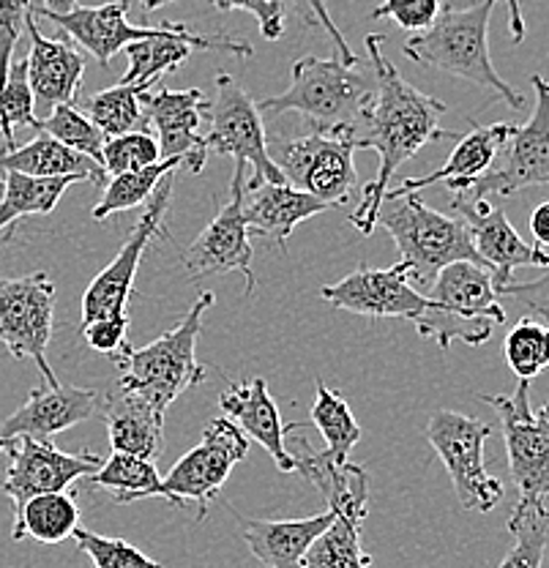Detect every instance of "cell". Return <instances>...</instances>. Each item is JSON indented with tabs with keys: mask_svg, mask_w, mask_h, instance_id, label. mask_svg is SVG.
<instances>
[{
	"mask_svg": "<svg viewBox=\"0 0 549 568\" xmlns=\"http://www.w3.org/2000/svg\"><path fill=\"white\" fill-rule=\"evenodd\" d=\"M321 298L336 310L364 317H403L413 325L427 310V295L410 282L405 263L392 268H369L358 265L345 280L321 290Z\"/></svg>",
	"mask_w": 549,
	"mask_h": 568,
	"instance_id": "e0dca14e",
	"label": "cell"
},
{
	"mask_svg": "<svg viewBox=\"0 0 549 568\" xmlns=\"http://www.w3.org/2000/svg\"><path fill=\"white\" fill-rule=\"evenodd\" d=\"M39 132L47 134V138L58 140L61 145L72 148L77 153H85V156H91L93 162L102 164L104 142H108V138L99 132L96 123H93L77 104L55 106L50 115L39 121Z\"/></svg>",
	"mask_w": 549,
	"mask_h": 568,
	"instance_id": "ab89813d",
	"label": "cell"
},
{
	"mask_svg": "<svg viewBox=\"0 0 549 568\" xmlns=\"http://www.w3.org/2000/svg\"><path fill=\"white\" fill-rule=\"evenodd\" d=\"M495 407L504 429L509 470L517 484V506H547L549 503V405L530 407V383L519 381L511 396L478 394Z\"/></svg>",
	"mask_w": 549,
	"mask_h": 568,
	"instance_id": "52a82bcc",
	"label": "cell"
},
{
	"mask_svg": "<svg viewBox=\"0 0 549 568\" xmlns=\"http://www.w3.org/2000/svg\"><path fill=\"white\" fill-rule=\"evenodd\" d=\"M326 211H331V205L287 186V183H265L252 178L246 186L244 213L250 222V233L274 241L282 252H287V241L301 222Z\"/></svg>",
	"mask_w": 549,
	"mask_h": 568,
	"instance_id": "4316f807",
	"label": "cell"
},
{
	"mask_svg": "<svg viewBox=\"0 0 549 568\" xmlns=\"http://www.w3.org/2000/svg\"><path fill=\"white\" fill-rule=\"evenodd\" d=\"M26 33L31 39V52L26 58L28 85H31L37 115L41 112L47 118L55 106L77 104L82 74H85V58L80 55V50L69 39H50L41 33L33 11L28 17Z\"/></svg>",
	"mask_w": 549,
	"mask_h": 568,
	"instance_id": "7402d4cb",
	"label": "cell"
},
{
	"mask_svg": "<svg viewBox=\"0 0 549 568\" xmlns=\"http://www.w3.org/2000/svg\"><path fill=\"white\" fill-rule=\"evenodd\" d=\"M33 17L50 20L52 26L61 28L74 44L91 52L104 69H110L112 58L126 50L134 41H145L167 31L170 22L156 28H138L129 22V0H110L102 6H77L69 14H50L41 6H31Z\"/></svg>",
	"mask_w": 549,
	"mask_h": 568,
	"instance_id": "ffe728a7",
	"label": "cell"
},
{
	"mask_svg": "<svg viewBox=\"0 0 549 568\" xmlns=\"http://www.w3.org/2000/svg\"><path fill=\"white\" fill-rule=\"evenodd\" d=\"M517 132V126L511 123H495V126H474L462 140L457 142V148L451 151V156L446 159L440 170L429 175H410L399 183L397 189H388L386 197H403V194H418L421 189L435 186V183H446L454 194H468L470 186L487 173L495 164L498 153L509 145L511 134Z\"/></svg>",
	"mask_w": 549,
	"mask_h": 568,
	"instance_id": "d4e9b609",
	"label": "cell"
},
{
	"mask_svg": "<svg viewBox=\"0 0 549 568\" xmlns=\"http://www.w3.org/2000/svg\"><path fill=\"white\" fill-rule=\"evenodd\" d=\"M209 50L230 52V55L241 58L255 55L252 44H246L244 39H230V36H197L189 31L183 22H170L167 31L153 36V39L134 41V44H129L126 50H123L129 58V69L121 82H126V85H132V82H162V77L173 74L192 52Z\"/></svg>",
	"mask_w": 549,
	"mask_h": 568,
	"instance_id": "603a6c76",
	"label": "cell"
},
{
	"mask_svg": "<svg viewBox=\"0 0 549 568\" xmlns=\"http://www.w3.org/2000/svg\"><path fill=\"white\" fill-rule=\"evenodd\" d=\"M451 205L470 230L476 254L492 274L495 290L514 282L511 274L517 268H549V254L545 248L525 244L504 209H495L489 200H468L462 194H457Z\"/></svg>",
	"mask_w": 549,
	"mask_h": 568,
	"instance_id": "ac0fdd59",
	"label": "cell"
},
{
	"mask_svg": "<svg viewBox=\"0 0 549 568\" xmlns=\"http://www.w3.org/2000/svg\"><path fill=\"white\" fill-rule=\"evenodd\" d=\"M205 156H233L235 162L252 168L255 181L285 183L279 168L271 159L263 112L238 85V80L224 71L216 74V99L209 110Z\"/></svg>",
	"mask_w": 549,
	"mask_h": 568,
	"instance_id": "9c48e42d",
	"label": "cell"
},
{
	"mask_svg": "<svg viewBox=\"0 0 549 568\" xmlns=\"http://www.w3.org/2000/svg\"><path fill=\"white\" fill-rule=\"evenodd\" d=\"M530 233H533V239H536V244H539V248L549 246V200H547V203H541L533 213H530Z\"/></svg>",
	"mask_w": 549,
	"mask_h": 568,
	"instance_id": "f907efd6",
	"label": "cell"
},
{
	"mask_svg": "<svg viewBox=\"0 0 549 568\" xmlns=\"http://www.w3.org/2000/svg\"><path fill=\"white\" fill-rule=\"evenodd\" d=\"M282 6H285V11L291 9L304 26L323 28V31L328 33L331 44H334L336 52H339V61L345 63V67H353V69L358 67V55L350 50V44H347L345 36H342L339 28H336V22L331 20L326 0H282Z\"/></svg>",
	"mask_w": 549,
	"mask_h": 568,
	"instance_id": "f6af8a7d",
	"label": "cell"
},
{
	"mask_svg": "<svg viewBox=\"0 0 549 568\" xmlns=\"http://www.w3.org/2000/svg\"><path fill=\"white\" fill-rule=\"evenodd\" d=\"M301 448L291 452L295 459V473L306 478L312 487L326 497L328 508L336 514H356L366 519L369 511V476L364 467L345 462L334 465L323 457V452H315L306 437H301Z\"/></svg>",
	"mask_w": 549,
	"mask_h": 568,
	"instance_id": "f1b7e54d",
	"label": "cell"
},
{
	"mask_svg": "<svg viewBox=\"0 0 549 568\" xmlns=\"http://www.w3.org/2000/svg\"><path fill=\"white\" fill-rule=\"evenodd\" d=\"M80 178H31L6 173L0 197V233L14 227L22 216H47L61 203L63 192Z\"/></svg>",
	"mask_w": 549,
	"mask_h": 568,
	"instance_id": "836d02e7",
	"label": "cell"
},
{
	"mask_svg": "<svg viewBox=\"0 0 549 568\" xmlns=\"http://www.w3.org/2000/svg\"><path fill=\"white\" fill-rule=\"evenodd\" d=\"M353 153L356 148L345 140L304 134V138L279 142L271 151V159L287 186L312 194L331 209H339L358 189Z\"/></svg>",
	"mask_w": 549,
	"mask_h": 568,
	"instance_id": "4fadbf2b",
	"label": "cell"
},
{
	"mask_svg": "<svg viewBox=\"0 0 549 568\" xmlns=\"http://www.w3.org/2000/svg\"><path fill=\"white\" fill-rule=\"evenodd\" d=\"M0 454L9 459L0 489L14 506V514L33 497L67 493L72 484L93 476L102 467L99 454H67L52 443L33 440V437L0 440Z\"/></svg>",
	"mask_w": 549,
	"mask_h": 568,
	"instance_id": "5bb4252c",
	"label": "cell"
},
{
	"mask_svg": "<svg viewBox=\"0 0 549 568\" xmlns=\"http://www.w3.org/2000/svg\"><path fill=\"white\" fill-rule=\"evenodd\" d=\"M495 6L498 0H476L465 9L446 6L433 28L413 33L405 41L403 52L418 67L462 77L478 88L498 93L511 110H522L525 97L495 71L492 58H489V20H492Z\"/></svg>",
	"mask_w": 549,
	"mask_h": 568,
	"instance_id": "3957f363",
	"label": "cell"
},
{
	"mask_svg": "<svg viewBox=\"0 0 549 568\" xmlns=\"http://www.w3.org/2000/svg\"><path fill=\"white\" fill-rule=\"evenodd\" d=\"M246 454H250V437L230 418H214L205 426L200 446L183 454L173 470L162 478L164 500L179 508L189 500L197 503V523H203L233 467L244 462Z\"/></svg>",
	"mask_w": 549,
	"mask_h": 568,
	"instance_id": "30bf717a",
	"label": "cell"
},
{
	"mask_svg": "<svg viewBox=\"0 0 549 568\" xmlns=\"http://www.w3.org/2000/svg\"><path fill=\"white\" fill-rule=\"evenodd\" d=\"M506 6H509L511 39H514V44H519V41L525 39V17H522V9H519V0H506Z\"/></svg>",
	"mask_w": 549,
	"mask_h": 568,
	"instance_id": "816d5d0a",
	"label": "cell"
},
{
	"mask_svg": "<svg viewBox=\"0 0 549 568\" xmlns=\"http://www.w3.org/2000/svg\"><path fill=\"white\" fill-rule=\"evenodd\" d=\"M500 298H514L530 317L545 320L549 325V268L533 282H509L498 287Z\"/></svg>",
	"mask_w": 549,
	"mask_h": 568,
	"instance_id": "681fc988",
	"label": "cell"
},
{
	"mask_svg": "<svg viewBox=\"0 0 549 568\" xmlns=\"http://www.w3.org/2000/svg\"><path fill=\"white\" fill-rule=\"evenodd\" d=\"M514 547L498 568H541L549 541L547 506H514L509 517Z\"/></svg>",
	"mask_w": 549,
	"mask_h": 568,
	"instance_id": "74e56055",
	"label": "cell"
},
{
	"mask_svg": "<svg viewBox=\"0 0 549 568\" xmlns=\"http://www.w3.org/2000/svg\"><path fill=\"white\" fill-rule=\"evenodd\" d=\"M102 416L108 424L112 452L132 454V457L151 462L162 454L164 418H167L164 407L115 386L104 394Z\"/></svg>",
	"mask_w": 549,
	"mask_h": 568,
	"instance_id": "484cf974",
	"label": "cell"
},
{
	"mask_svg": "<svg viewBox=\"0 0 549 568\" xmlns=\"http://www.w3.org/2000/svg\"><path fill=\"white\" fill-rule=\"evenodd\" d=\"M222 416L230 418L250 440L260 443L282 473H295V459L287 452V435L306 429L304 424H282L279 407L271 396L268 383L255 377L250 383H230L220 396Z\"/></svg>",
	"mask_w": 549,
	"mask_h": 568,
	"instance_id": "cb8c5ba5",
	"label": "cell"
},
{
	"mask_svg": "<svg viewBox=\"0 0 549 568\" xmlns=\"http://www.w3.org/2000/svg\"><path fill=\"white\" fill-rule=\"evenodd\" d=\"M364 517L336 514L326 532H321L304 558V568H369L372 558L362 547Z\"/></svg>",
	"mask_w": 549,
	"mask_h": 568,
	"instance_id": "d590c367",
	"label": "cell"
},
{
	"mask_svg": "<svg viewBox=\"0 0 549 568\" xmlns=\"http://www.w3.org/2000/svg\"><path fill=\"white\" fill-rule=\"evenodd\" d=\"M214 301L216 295L211 290L200 293L192 310L186 312V317L175 328L153 339L151 345L138 347V351L129 347L115 361V366L121 369L118 388L145 396L153 405L170 410V405L179 399L183 390L200 386L209 377V369L197 361L194 347H197L205 312L214 306Z\"/></svg>",
	"mask_w": 549,
	"mask_h": 568,
	"instance_id": "8992f818",
	"label": "cell"
},
{
	"mask_svg": "<svg viewBox=\"0 0 549 568\" xmlns=\"http://www.w3.org/2000/svg\"><path fill=\"white\" fill-rule=\"evenodd\" d=\"M372 102L375 88L356 69L339 58L306 55L293 63L291 88L263 99L257 110L268 115L295 112L306 121L309 134L350 142Z\"/></svg>",
	"mask_w": 549,
	"mask_h": 568,
	"instance_id": "7a4b0ae2",
	"label": "cell"
},
{
	"mask_svg": "<svg viewBox=\"0 0 549 568\" xmlns=\"http://www.w3.org/2000/svg\"><path fill=\"white\" fill-rule=\"evenodd\" d=\"M41 9L50 11V14H69V11L77 9V0H44Z\"/></svg>",
	"mask_w": 549,
	"mask_h": 568,
	"instance_id": "f5cc1de1",
	"label": "cell"
},
{
	"mask_svg": "<svg viewBox=\"0 0 549 568\" xmlns=\"http://www.w3.org/2000/svg\"><path fill=\"white\" fill-rule=\"evenodd\" d=\"M80 528L82 517L74 495L52 493L33 497L14 514L11 538L14 541L33 538L39 544H61L67 538H74V532Z\"/></svg>",
	"mask_w": 549,
	"mask_h": 568,
	"instance_id": "4dcf8cb0",
	"label": "cell"
},
{
	"mask_svg": "<svg viewBox=\"0 0 549 568\" xmlns=\"http://www.w3.org/2000/svg\"><path fill=\"white\" fill-rule=\"evenodd\" d=\"M170 3H179V0H143V11L164 9V6H170Z\"/></svg>",
	"mask_w": 549,
	"mask_h": 568,
	"instance_id": "db71d44e",
	"label": "cell"
},
{
	"mask_svg": "<svg viewBox=\"0 0 549 568\" xmlns=\"http://www.w3.org/2000/svg\"><path fill=\"white\" fill-rule=\"evenodd\" d=\"M312 426L321 429V435L326 437V448H323V457L334 465H345L350 462V452L362 443L364 432L353 418L350 405L336 394L334 388H328L326 383L317 381V394L315 405H312Z\"/></svg>",
	"mask_w": 549,
	"mask_h": 568,
	"instance_id": "e575fe53",
	"label": "cell"
},
{
	"mask_svg": "<svg viewBox=\"0 0 549 568\" xmlns=\"http://www.w3.org/2000/svg\"><path fill=\"white\" fill-rule=\"evenodd\" d=\"M162 82H132V85L118 82V85L108 88V91H99L93 97H88L80 110L96 123V129L108 140L121 138V134L129 132H140V129L148 126L143 110L145 93H151Z\"/></svg>",
	"mask_w": 549,
	"mask_h": 568,
	"instance_id": "1f68e13d",
	"label": "cell"
},
{
	"mask_svg": "<svg viewBox=\"0 0 549 568\" xmlns=\"http://www.w3.org/2000/svg\"><path fill=\"white\" fill-rule=\"evenodd\" d=\"M55 282L37 271L20 280L0 276V342L14 358H31L47 386L58 377L47 361L52 328H55Z\"/></svg>",
	"mask_w": 549,
	"mask_h": 568,
	"instance_id": "8fae6325",
	"label": "cell"
},
{
	"mask_svg": "<svg viewBox=\"0 0 549 568\" xmlns=\"http://www.w3.org/2000/svg\"><path fill=\"white\" fill-rule=\"evenodd\" d=\"M336 511H323L306 519H244L246 547L268 568H304V558L312 544L328 530Z\"/></svg>",
	"mask_w": 549,
	"mask_h": 568,
	"instance_id": "83f0119b",
	"label": "cell"
},
{
	"mask_svg": "<svg viewBox=\"0 0 549 568\" xmlns=\"http://www.w3.org/2000/svg\"><path fill=\"white\" fill-rule=\"evenodd\" d=\"M11 239H14V227L3 230V233H0V246H6V244H9Z\"/></svg>",
	"mask_w": 549,
	"mask_h": 568,
	"instance_id": "11a10c76",
	"label": "cell"
},
{
	"mask_svg": "<svg viewBox=\"0 0 549 568\" xmlns=\"http://www.w3.org/2000/svg\"><path fill=\"white\" fill-rule=\"evenodd\" d=\"M173 186L175 173L159 183V189L145 203V213L138 219V224L126 235L123 246L118 248L112 263L88 284L85 295H82V325H91L96 320L108 317H129L126 306L129 298H132L134 276H138L140 263H143L145 248L162 233V222L167 216L170 200H173Z\"/></svg>",
	"mask_w": 549,
	"mask_h": 568,
	"instance_id": "7c38bea8",
	"label": "cell"
},
{
	"mask_svg": "<svg viewBox=\"0 0 549 568\" xmlns=\"http://www.w3.org/2000/svg\"><path fill=\"white\" fill-rule=\"evenodd\" d=\"M22 126L39 132V115L31 85H28L26 61H14L6 77V85L0 88V140L6 142V151H14V134Z\"/></svg>",
	"mask_w": 549,
	"mask_h": 568,
	"instance_id": "60d3db41",
	"label": "cell"
},
{
	"mask_svg": "<svg viewBox=\"0 0 549 568\" xmlns=\"http://www.w3.org/2000/svg\"><path fill=\"white\" fill-rule=\"evenodd\" d=\"M220 11H250L255 14L260 36L265 41H279L285 36V6L282 0H211Z\"/></svg>",
	"mask_w": 549,
	"mask_h": 568,
	"instance_id": "7dc6e473",
	"label": "cell"
},
{
	"mask_svg": "<svg viewBox=\"0 0 549 568\" xmlns=\"http://www.w3.org/2000/svg\"><path fill=\"white\" fill-rule=\"evenodd\" d=\"M386 36L369 33L366 36V52L375 67V102L364 112L350 145L356 151H375L380 156L375 181L362 189V203L350 213V224L358 233L372 235L380 216V205L386 200L388 181L394 173L410 162L424 145L443 140L446 132L440 129V118L446 115L448 106L435 97H427L418 88L399 74L397 67L383 52Z\"/></svg>",
	"mask_w": 549,
	"mask_h": 568,
	"instance_id": "6da1fadb",
	"label": "cell"
},
{
	"mask_svg": "<svg viewBox=\"0 0 549 568\" xmlns=\"http://www.w3.org/2000/svg\"><path fill=\"white\" fill-rule=\"evenodd\" d=\"M126 328H129V317H108V320H96V323L91 325H82V336H85V342L93 347V351L110 355L112 361H118L129 351V347H132L126 339Z\"/></svg>",
	"mask_w": 549,
	"mask_h": 568,
	"instance_id": "c3c4849f",
	"label": "cell"
},
{
	"mask_svg": "<svg viewBox=\"0 0 549 568\" xmlns=\"http://www.w3.org/2000/svg\"><path fill=\"white\" fill-rule=\"evenodd\" d=\"M377 224L392 233L416 290L433 287L435 276L451 263L484 265L462 219L429 209L418 194L383 200Z\"/></svg>",
	"mask_w": 549,
	"mask_h": 568,
	"instance_id": "5b68a950",
	"label": "cell"
},
{
	"mask_svg": "<svg viewBox=\"0 0 549 568\" xmlns=\"http://www.w3.org/2000/svg\"><path fill=\"white\" fill-rule=\"evenodd\" d=\"M31 0H0V88L9 77L11 58L20 36L26 33L28 17H31Z\"/></svg>",
	"mask_w": 549,
	"mask_h": 568,
	"instance_id": "bcb514c9",
	"label": "cell"
},
{
	"mask_svg": "<svg viewBox=\"0 0 549 568\" xmlns=\"http://www.w3.org/2000/svg\"><path fill=\"white\" fill-rule=\"evenodd\" d=\"M246 164L235 162L233 183H230V200L222 211L211 219L209 227L194 239V244L183 254L186 274L200 280V276L216 274H244L246 298L255 293V271H252V233L244 213L246 197Z\"/></svg>",
	"mask_w": 549,
	"mask_h": 568,
	"instance_id": "9a60e30c",
	"label": "cell"
},
{
	"mask_svg": "<svg viewBox=\"0 0 549 568\" xmlns=\"http://www.w3.org/2000/svg\"><path fill=\"white\" fill-rule=\"evenodd\" d=\"M489 435L492 426L454 410H438L427 424L429 446L446 465L454 493L465 511H492L506 495L504 484L489 476L484 462V443Z\"/></svg>",
	"mask_w": 549,
	"mask_h": 568,
	"instance_id": "ba28073f",
	"label": "cell"
},
{
	"mask_svg": "<svg viewBox=\"0 0 549 568\" xmlns=\"http://www.w3.org/2000/svg\"><path fill=\"white\" fill-rule=\"evenodd\" d=\"M530 82L536 88L533 115L511 134L504 164L489 168L462 197H514L522 189L549 183V82L541 74L530 77Z\"/></svg>",
	"mask_w": 549,
	"mask_h": 568,
	"instance_id": "2e32d148",
	"label": "cell"
},
{
	"mask_svg": "<svg viewBox=\"0 0 549 568\" xmlns=\"http://www.w3.org/2000/svg\"><path fill=\"white\" fill-rule=\"evenodd\" d=\"M179 168H183L181 159H162V162L151 164V168L138 170V173H123L110 178L108 186H104L102 200H99V205L93 209V219H96V222H104L112 213L145 205L148 200H151V194L159 189V183L167 175L179 173Z\"/></svg>",
	"mask_w": 549,
	"mask_h": 568,
	"instance_id": "8d00e7d4",
	"label": "cell"
},
{
	"mask_svg": "<svg viewBox=\"0 0 549 568\" xmlns=\"http://www.w3.org/2000/svg\"><path fill=\"white\" fill-rule=\"evenodd\" d=\"M443 11V0H383L372 20H392L410 33H421L435 26Z\"/></svg>",
	"mask_w": 549,
	"mask_h": 568,
	"instance_id": "ee69618b",
	"label": "cell"
},
{
	"mask_svg": "<svg viewBox=\"0 0 549 568\" xmlns=\"http://www.w3.org/2000/svg\"><path fill=\"white\" fill-rule=\"evenodd\" d=\"M0 197H3V178H0Z\"/></svg>",
	"mask_w": 549,
	"mask_h": 568,
	"instance_id": "9f6ffc18",
	"label": "cell"
},
{
	"mask_svg": "<svg viewBox=\"0 0 549 568\" xmlns=\"http://www.w3.org/2000/svg\"><path fill=\"white\" fill-rule=\"evenodd\" d=\"M506 364L519 381H533L549 369V325L539 317H522L504 342Z\"/></svg>",
	"mask_w": 549,
	"mask_h": 568,
	"instance_id": "f35d334b",
	"label": "cell"
},
{
	"mask_svg": "<svg viewBox=\"0 0 549 568\" xmlns=\"http://www.w3.org/2000/svg\"><path fill=\"white\" fill-rule=\"evenodd\" d=\"M156 162H162L159 142L151 132H145V129L121 134V138H110L104 142L102 164L110 178L123 175V173H138V170L151 168V164Z\"/></svg>",
	"mask_w": 549,
	"mask_h": 568,
	"instance_id": "b9f144b4",
	"label": "cell"
},
{
	"mask_svg": "<svg viewBox=\"0 0 549 568\" xmlns=\"http://www.w3.org/2000/svg\"><path fill=\"white\" fill-rule=\"evenodd\" d=\"M104 394L96 388L74 386H39L31 390L26 405L17 407L3 424H0V440L14 437H33V440L52 443V437L72 429L74 424L88 422L102 413Z\"/></svg>",
	"mask_w": 549,
	"mask_h": 568,
	"instance_id": "44dd1931",
	"label": "cell"
},
{
	"mask_svg": "<svg viewBox=\"0 0 549 568\" xmlns=\"http://www.w3.org/2000/svg\"><path fill=\"white\" fill-rule=\"evenodd\" d=\"M0 170L31 178H80V181H91L96 186H108L110 181L102 164L41 132L26 145L0 153Z\"/></svg>",
	"mask_w": 549,
	"mask_h": 568,
	"instance_id": "f546056e",
	"label": "cell"
},
{
	"mask_svg": "<svg viewBox=\"0 0 549 568\" xmlns=\"http://www.w3.org/2000/svg\"><path fill=\"white\" fill-rule=\"evenodd\" d=\"M93 489H102L112 500L129 506V503L148 500V497H164L162 476L151 459L132 457V454L112 452L110 459L102 462L93 476H88Z\"/></svg>",
	"mask_w": 549,
	"mask_h": 568,
	"instance_id": "d6a6232c",
	"label": "cell"
},
{
	"mask_svg": "<svg viewBox=\"0 0 549 568\" xmlns=\"http://www.w3.org/2000/svg\"><path fill=\"white\" fill-rule=\"evenodd\" d=\"M74 541L96 568H164L123 538H108L80 528L74 532Z\"/></svg>",
	"mask_w": 549,
	"mask_h": 568,
	"instance_id": "7bdbcfd3",
	"label": "cell"
},
{
	"mask_svg": "<svg viewBox=\"0 0 549 568\" xmlns=\"http://www.w3.org/2000/svg\"><path fill=\"white\" fill-rule=\"evenodd\" d=\"M424 295L427 310L418 317L416 331L424 339H433L440 351H448L454 342L468 347L487 345L495 325L506 323L492 274L484 265H446Z\"/></svg>",
	"mask_w": 549,
	"mask_h": 568,
	"instance_id": "277c9868",
	"label": "cell"
},
{
	"mask_svg": "<svg viewBox=\"0 0 549 568\" xmlns=\"http://www.w3.org/2000/svg\"><path fill=\"white\" fill-rule=\"evenodd\" d=\"M143 110L145 123L153 126L162 159H181L194 175L203 173L209 156H205V134H200V126L211 110L203 91L159 88V91L145 93Z\"/></svg>",
	"mask_w": 549,
	"mask_h": 568,
	"instance_id": "d6986e66",
	"label": "cell"
}]
</instances>
